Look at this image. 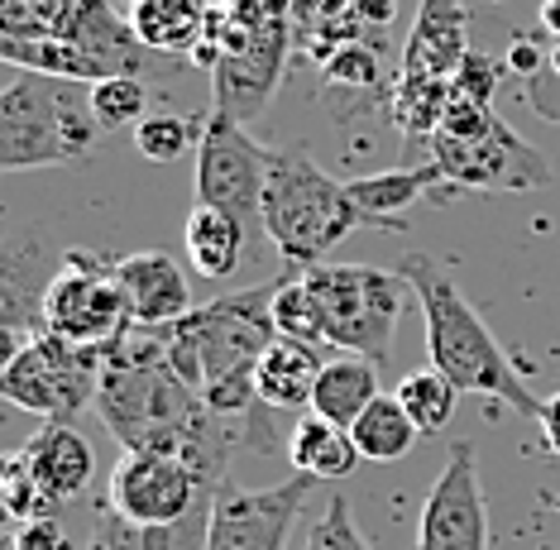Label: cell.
I'll use <instances>...</instances> for the list:
<instances>
[{
    "instance_id": "cell-18",
    "label": "cell",
    "mask_w": 560,
    "mask_h": 550,
    "mask_svg": "<svg viewBox=\"0 0 560 550\" xmlns=\"http://www.w3.org/2000/svg\"><path fill=\"white\" fill-rule=\"evenodd\" d=\"M24 459H30L34 479L48 493V503H72V498L86 493V483L96 475V450L92 441L82 436L72 421H44L39 436L24 445Z\"/></svg>"
},
{
    "instance_id": "cell-26",
    "label": "cell",
    "mask_w": 560,
    "mask_h": 550,
    "mask_svg": "<svg viewBox=\"0 0 560 550\" xmlns=\"http://www.w3.org/2000/svg\"><path fill=\"white\" fill-rule=\"evenodd\" d=\"M207 517L211 507L187 522H173V527H135V522H125L106 507L86 550H207Z\"/></svg>"
},
{
    "instance_id": "cell-23",
    "label": "cell",
    "mask_w": 560,
    "mask_h": 550,
    "mask_svg": "<svg viewBox=\"0 0 560 550\" xmlns=\"http://www.w3.org/2000/svg\"><path fill=\"white\" fill-rule=\"evenodd\" d=\"M374 402H378V364L360 360V354H330L322 364L307 412L336 421V426H354Z\"/></svg>"
},
{
    "instance_id": "cell-38",
    "label": "cell",
    "mask_w": 560,
    "mask_h": 550,
    "mask_svg": "<svg viewBox=\"0 0 560 550\" xmlns=\"http://www.w3.org/2000/svg\"><path fill=\"white\" fill-rule=\"evenodd\" d=\"M508 68H513L522 82H527V77H537L541 68H546V54H541V44H537V34H517L513 38V48H508Z\"/></svg>"
},
{
    "instance_id": "cell-34",
    "label": "cell",
    "mask_w": 560,
    "mask_h": 550,
    "mask_svg": "<svg viewBox=\"0 0 560 550\" xmlns=\"http://www.w3.org/2000/svg\"><path fill=\"white\" fill-rule=\"evenodd\" d=\"M5 503H10V517L15 522H34V517H48V493L39 489V479H34L30 459H24V450L5 465Z\"/></svg>"
},
{
    "instance_id": "cell-10",
    "label": "cell",
    "mask_w": 560,
    "mask_h": 550,
    "mask_svg": "<svg viewBox=\"0 0 560 550\" xmlns=\"http://www.w3.org/2000/svg\"><path fill=\"white\" fill-rule=\"evenodd\" d=\"M427 159L441 168V183L465 187V191H537L556 183L551 163L503 115L483 134H469V139L436 134Z\"/></svg>"
},
{
    "instance_id": "cell-35",
    "label": "cell",
    "mask_w": 560,
    "mask_h": 550,
    "mask_svg": "<svg viewBox=\"0 0 560 550\" xmlns=\"http://www.w3.org/2000/svg\"><path fill=\"white\" fill-rule=\"evenodd\" d=\"M503 68H508V62H499V58L469 54V58L460 62V72L451 77V86H455V92H465V96H475V101H489V106H493V96H499V82H503Z\"/></svg>"
},
{
    "instance_id": "cell-3",
    "label": "cell",
    "mask_w": 560,
    "mask_h": 550,
    "mask_svg": "<svg viewBox=\"0 0 560 550\" xmlns=\"http://www.w3.org/2000/svg\"><path fill=\"white\" fill-rule=\"evenodd\" d=\"M398 273H402V283L412 288L417 306H422L431 368H441L460 393L503 402V407H513L517 417L541 421V402L532 398L517 364L508 360V350L493 340L483 316L469 306L460 283L445 273V264H436L431 254H407L398 264Z\"/></svg>"
},
{
    "instance_id": "cell-16",
    "label": "cell",
    "mask_w": 560,
    "mask_h": 550,
    "mask_svg": "<svg viewBox=\"0 0 560 550\" xmlns=\"http://www.w3.org/2000/svg\"><path fill=\"white\" fill-rule=\"evenodd\" d=\"M62 264V259H58ZM54 254H48L44 235H15L5 239V278H0V326L15 340L20 330L39 336L44 330V292L54 283Z\"/></svg>"
},
{
    "instance_id": "cell-13",
    "label": "cell",
    "mask_w": 560,
    "mask_h": 550,
    "mask_svg": "<svg viewBox=\"0 0 560 550\" xmlns=\"http://www.w3.org/2000/svg\"><path fill=\"white\" fill-rule=\"evenodd\" d=\"M417 550H489V503H483L479 455L469 441L451 445L445 469L431 483L417 522Z\"/></svg>"
},
{
    "instance_id": "cell-41",
    "label": "cell",
    "mask_w": 560,
    "mask_h": 550,
    "mask_svg": "<svg viewBox=\"0 0 560 550\" xmlns=\"http://www.w3.org/2000/svg\"><path fill=\"white\" fill-rule=\"evenodd\" d=\"M541 30L560 38V0H541Z\"/></svg>"
},
{
    "instance_id": "cell-17",
    "label": "cell",
    "mask_w": 560,
    "mask_h": 550,
    "mask_svg": "<svg viewBox=\"0 0 560 550\" xmlns=\"http://www.w3.org/2000/svg\"><path fill=\"white\" fill-rule=\"evenodd\" d=\"M469 54H475V48H469V10H465V0H422V5H417L412 34H407V44H402L398 72L445 77V82H451Z\"/></svg>"
},
{
    "instance_id": "cell-25",
    "label": "cell",
    "mask_w": 560,
    "mask_h": 550,
    "mask_svg": "<svg viewBox=\"0 0 560 550\" xmlns=\"http://www.w3.org/2000/svg\"><path fill=\"white\" fill-rule=\"evenodd\" d=\"M445 101H451V82L445 77H412V72H398L393 77V101H388V115L393 125L402 130L407 149H431L441 120H445Z\"/></svg>"
},
{
    "instance_id": "cell-22",
    "label": "cell",
    "mask_w": 560,
    "mask_h": 550,
    "mask_svg": "<svg viewBox=\"0 0 560 550\" xmlns=\"http://www.w3.org/2000/svg\"><path fill=\"white\" fill-rule=\"evenodd\" d=\"M130 24L154 54L168 58H192L207 38L211 5L207 0H135Z\"/></svg>"
},
{
    "instance_id": "cell-30",
    "label": "cell",
    "mask_w": 560,
    "mask_h": 550,
    "mask_svg": "<svg viewBox=\"0 0 560 550\" xmlns=\"http://www.w3.org/2000/svg\"><path fill=\"white\" fill-rule=\"evenodd\" d=\"M201 120H187V115H173V110H154L135 125V149L144 153L149 163H177L183 153H192V144H201Z\"/></svg>"
},
{
    "instance_id": "cell-28",
    "label": "cell",
    "mask_w": 560,
    "mask_h": 550,
    "mask_svg": "<svg viewBox=\"0 0 560 550\" xmlns=\"http://www.w3.org/2000/svg\"><path fill=\"white\" fill-rule=\"evenodd\" d=\"M273 330L283 340L312 344V350H330L322 302H316V292L307 288V278L302 273L298 278H278V288H273Z\"/></svg>"
},
{
    "instance_id": "cell-37",
    "label": "cell",
    "mask_w": 560,
    "mask_h": 550,
    "mask_svg": "<svg viewBox=\"0 0 560 550\" xmlns=\"http://www.w3.org/2000/svg\"><path fill=\"white\" fill-rule=\"evenodd\" d=\"M15 550H72V541L62 536V527L54 517H34V522H24L20 527Z\"/></svg>"
},
{
    "instance_id": "cell-9",
    "label": "cell",
    "mask_w": 560,
    "mask_h": 550,
    "mask_svg": "<svg viewBox=\"0 0 560 550\" xmlns=\"http://www.w3.org/2000/svg\"><path fill=\"white\" fill-rule=\"evenodd\" d=\"M269 153L245 130V120L211 110L197 144V201L235 221H264V187H269Z\"/></svg>"
},
{
    "instance_id": "cell-27",
    "label": "cell",
    "mask_w": 560,
    "mask_h": 550,
    "mask_svg": "<svg viewBox=\"0 0 560 550\" xmlns=\"http://www.w3.org/2000/svg\"><path fill=\"white\" fill-rule=\"evenodd\" d=\"M350 436H354V445H360L364 459H378V465H384V459H402L417 445L422 431H417V421L407 417V407L398 398H378L350 426Z\"/></svg>"
},
{
    "instance_id": "cell-39",
    "label": "cell",
    "mask_w": 560,
    "mask_h": 550,
    "mask_svg": "<svg viewBox=\"0 0 560 550\" xmlns=\"http://www.w3.org/2000/svg\"><path fill=\"white\" fill-rule=\"evenodd\" d=\"M541 441H546V450H551L560 459V393H551V398L541 402Z\"/></svg>"
},
{
    "instance_id": "cell-24",
    "label": "cell",
    "mask_w": 560,
    "mask_h": 550,
    "mask_svg": "<svg viewBox=\"0 0 560 550\" xmlns=\"http://www.w3.org/2000/svg\"><path fill=\"white\" fill-rule=\"evenodd\" d=\"M245 221H235V215L215 211V207H197L187 211V225H183V245H187V259L201 278H211V283H225V278L240 268L245 259Z\"/></svg>"
},
{
    "instance_id": "cell-21",
    "label": "cell",
    "mask_w": 560,
    "mask_h": 550,
    "mask_svg": "<svg viewBox=\"0 0 560 550\" xmlns=\"http://www.w3.org/2000/svg\"><path fill=\"white\" fill-rule=\"evenodd\" d=\"M288 459H292V475H307L316 483H346L364 455L354 445L350 426H336V421L307 412L298 417V426L288 436Z\"/></svg>"
},
{
    "instance_id": "cell-7",
    "label": "cell",
    "mask_w": 560,
    "mask_h": 550,
    "mask_svg": "<svg viewBox=\"0 0 560 550\" xmlns=\"http://www.w3.org/2000/svg\"><path fill=\"white\" fill-rule=\"evenodd\" d=\"M96 388L101 350L72 344L54 330H39V336L24 340L5 360V374H0V393L44 421H78V412L96 407Z\"/></svg>"
},
{
    "instance_id": "cell-5",
    "label": "cell",
    "mask_w": 560,
    "mask_h": 550,
    "mask_svg": "<svg viewBox=\"0 0 560 550\" xmlns=\"http://www.w3.org/2000/svg\"><path fill=\"white\" fill-rule=\"evenodd\" d=\"M264 235L292 268H316L346 235L364 230L350 183L330 177L312 153L273 149L269 187H264Z\"/></svg>"
},
{
    "instance_id": "cell-20",
    "label": "cell",
    "mask_w": 560,
    "mask_h": 550,
    "mask_svg": "<svg viewBox=\"0 0 560 550\" xmlns=\"http://www.w3.org/2000/svg\"><path fill=\"white\" fill-rule=\"evenodd\" d=\"M431 183H441V168L431 159H422V163H402V168H384L369 177H350V197L369 230H407L402 211L412 207Z\"/></svg>"
},
{
    "instance_id": "cell-36",
    "label": "cell",
    "mask_w": 560,
    "mask_h": 550,
    "mask_svg": "<svg viewBox=\"0 0 560 550\" xmlns=\"http://www.w3.org/2000/svg\"><path fill=\"white\" fill-rule=\"evenodd\" d=\"M522 96H527V106L541 115V120H556L560 125V72L546 62L537 77H527L522 82Z\"/></svg>"
},
{
    "instance_id": "cell-1",
    "label": "cell",
    "mask_w": 560,
    "mask_h": 550,
    "mask_svg": "<svg viewBox=\"0 0 560 550\" xmlns=\"http://www.w3.org/2000/svg\"><path fill=\"white\" fill-rule=\"evenodd\" d=\"M96 412L106 431L135 450H163L197 469L207 483L221 489L231 479V455L240 441H249L245 421L211 412L168 364L163 330H130L116 344H101V388Z\"/></svg>"
},
{
    "instance_id": "cell-19",
    "label": "cell",
    "mask_w": 560,
    "mask_h": 550,
    "mask_svg": "<svg viewBox=\"0 0 560 550\" xmlns=\"http://www.w3.org/2000/svg\"><path fill=\"white\" fill-rule=\"evenodd\" d=\"M322 364H326L322 350L278 336L269 350H264L259 374H254L259 407H269V412H302V407H312V393H316V378H322Z\"/></svg>"
},
{
    "instance_id": "cell-4",
    "label": "cell",
    "mask_w": 560,
    "mask_h": 550,
    "mask_svg": "<svg viewBox=\"0 0 560 550\" xmlns=\"http://www.w3.org/2000/svg\"><path fill=\"white\" fill-rule=\"evenodd\" d=\"M106 125L96 120L92 86L44 72H15L0 92V168H62L86 159Z\"/></svg>"
},
{
    "instance_id": "cell-31",
    "label": "cell",
    "mask_w": 560,
    "mask_h": 550,
    "mask_svg": "<svg viewBox=\"0 0 560 550\" xmlns=\"http://www.w3.org/2000/svg\"><path fill=\"white\" fill-rule=\"evenodd\" d=\"M82 0H0V34L5 38H58Z\"/></svg>"
},
{
    "instance_id": "cell-40",
    "label": "cell",
    "mask_w": 560,
    "mask_h": 550,
    "mask_svg": "<svg viewBox=\"0 0 560 550\" xmlns=\"http://www.w3.org/2000/svg\"><path fill=\"white\" fill-rule=\"evenodd\" d=\"M350 5H354V15H360L364 24H374V30H388L398 0H350Z\"/></svg>"
},
{
    "instance_id": "cell-11",
    "label": "cell",
    "mask_w": 560,
    "mask_h": 550,
    "mask_svg": "<svg viewBox=\"0 0 560 550\" xmlns=\"http://www.w3.org/2000/svg\"><path fill=\"white\" fill-rule=\"evenodd\" d=\"M215 483H207L187 459L163 450L125 455L110 475V513L135 522V527H173L197 513H207Z\"/></svg>"
},
{
    "instance_id": "cell-15",
    "label": "cell",
    "mask_w": 560,
    "mask_h": 550,
    "mask_svg": "<svg viewBox=\"0 0 560 550\" xmlns=\"http://www.w3.org/2000/svg\"><path fill=\"white\" fill-rule=\"evenodd\" d=\"M116 283L125 292V302H130V316L139 330H168L183 316H192L187 273L163 249H139L116 259Z\"/></svg>"
},
{
    "instance_id": "cell-42",
    "label": "cell",
    "mask_w": 560,
    "mask_h": 550,
    "mask_svg": "<svg viewBox=\"0 0 560 550\" xmlns=\"http://www.w3.org/2000/svg\"><path fill=\"white\" fill-rule=\"evenodd\" d=\"M546 62L560 72V38H551V48H546Z\"/></svg>"
},
{
    "instance_id": "cell-8",
    "label": "cell",
    "mask_w": 560,
    "mask_h": 550,
    "mask_svg": "<svg viewBox=\"0 0 560 550\" xmlns=\"http://www.w3.org/2000/svg\"><path fill=\"white\" fill-rule=\"evenodd\" d=\"M44 330L72 344H116L135 330L130 302L116 283V264H106L92 249L62 254L54 283L44 292Z\"/></svg>"
},
{
    "instance_id": "cell-33",
    "label": "cell",
    "mask_w": 560,
    "mask_h": 550,
    "mask_svg": "<svg viewBox=\"0 0 560 550\" xmlns=\"http://www.w3.org/2000/svg\"><path fill=\"white\" fill-rule=\"evenodd\" d=\"M307 550H369V541L360 536V527H354V517H350L346 493H330V503L312 517Z\"/></svg>"
},
{
    "instance_id": "cell-14",
    "label": "cell",
    "mask_w": 560,
    "mask_h": 550,
    "mask_svg": "<svg viewBox=\"0 0 560 550\" xmlns=\"http://www.w3.org/2000/svg\"><path fill=\"white\" fill-rule=\"evenodd\" d=\"M292 48V20H273V24H245L240 20L235 44L225 48V58L215 62V106L235 120H254V115L269 110V101L278 92V77H283Z\"/></svg>"
},
{
    "instance_id": "cell-6",
    "label": "cell",
    "mask_w": 560,
    "mask_h": 550,
    "mask_svg": "<svg viewBox=\"0 0 560 550\" xmlns=\"http://www.w3.org/2000/svg\"><path fill=\"white\" fill-rule=\"evenodd\" d=\"M302 278L322 302L330 350L384 364L402 321V297L412 292L402 273H384L374 264H316L302 268Z\"/></svg>"
},
{
    "instance_id": "cell-2",
    "label": "cell",
    "mask_w": 560,
    "mask_h": 550,
    "mask_svg": "<svg viewBox=\"0 0 560 550\" xmlns=\"http://www.w3.org/2000/svg\"><path fill=\"white\" fill-rule=\"evenodd\" d=\"M273 288L259 283L245 292H225L207 306H192L177 326L163 330L168 340V364L183 374V383L197 393L211 412L245 421L249 441L259 450L273 445V426L259 412V393H254V374H259L264 350L278 340L273 330Z\"/></svg>"
},
{
    "instance_id": "cell-29",
    "label": "cell",
    "mask_w": 560,
    "mask_h": 550,
    "mask_svg": "<svg viewBox=\"0 0 560 550\" xmlns=\"http://www.w3.org/2000/svg\"><path fill=\"white\" fill-rule=\"evenodd\" d=\"M393 398L407 407V417L417 421V431H422V436H436V431L451 426L460 388H455L441 368H412V374L398 383V393H393Z\"/></svg>"
},
{
    "instance_id": "cell-32",
    "label": "cell",
    "mask_w": 560,
    "mask_h": 550,
    "mask_svg": "<svg viewBox=\"0 0 560 550\" xmlns=\"http://www.w3.org/2000/svg\"><path fill=\"white\" fill-rule=\"evenodd\" d=\"M92 106L96 120L106 130H125V125H139L149 115V86L144 77H110V82L92 86Z\"/></svg>"
},
{
    "instance_id": "cell-12",
    "label": "cell",
    "mask_w": 560,
    "mask_h": 550,
    "mask_svg": "<svg viewBox=\"0 0 560 550\" xmlns=\"http://www.w3.org/2000/svg\"><path fill=\"white\" fill-rule=\"evenodd\" d=\"M307 475H292L278 489H240L225 479L211 498L207 517V550H288V536L298 527L312 493Z\"/></svg>"
}]
</instances>
